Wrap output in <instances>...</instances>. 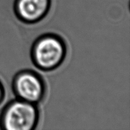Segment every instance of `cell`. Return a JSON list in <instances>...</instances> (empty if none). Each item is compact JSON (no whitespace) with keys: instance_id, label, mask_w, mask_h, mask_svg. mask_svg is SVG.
<instances>
[{"instance_id":"cell-1","label":"cell","mask_w":130,"mask_h":130,"mask_svg":"<svg viewBox=\"0 0 130 130\" xmlns=\"http://www.w3.org/2000/svg\"><path fill=\"white\" fill-rule=\"evenodd\" d=\"M67 53V47L64 39L56 34L46 33L36 39L32 44L30 55L36 68L50 72L62 66Z\"/></svg>"},{"instance_id":"cell-2","label":"cell","mask_w":130,"mask_h":130,"mask_svg":"<svg viewBox=\"0 0 130 130\" xmlns=\"http://www.w3.org/2000/svg\"><path fill=\"white\" fill-rule=\"evenodd\" d=\"M40 119L38 105L20 99L8 103L0 114V128L6 130H33Z\"/></svg>"},{"instance_id":"cell-3","label":"cell","mask_w":130,"mask_h":130,"mask_svg":"<svg viewBox=\"0 0 130 130\" xmlns=\"http://www.w3.org/2000/svg\"><path fill=\"white\" fill-rule=\"evenodd\" d=\"M17 99L38 105L44 100L47 92L46 84L40 74L30 69L19 71L11 83Z\"/></svg>"},{"instance_id":"cell-4","label":"cell","mask_w":130,"mask_h":130,"mask_svg":"<svg viewBox=\"0 0 130 130\" xmlns=\"http://www.w3.org/2000/svg\"><path fill=\"white\" fill-rule=\"evenodd\" d=\"M51 6L52 0H15L13 11L22 22L35 24L47 16Z\"/></svg>"},{"instance_id":"cell-5","label":"cell","mask_w":130,"mask_h":130,"mask_svg":"<svg viewBox=\"0 0 130 130\" xmlns=\"http://www.w3.org/2000/svg\"><path fill=\"white\" fill-rule=\"evenodd\" d=\"M5 97V89L4 85L1 81L0 80V105L4 101Z\"/></svg>"}]
</instances>
